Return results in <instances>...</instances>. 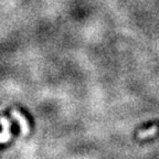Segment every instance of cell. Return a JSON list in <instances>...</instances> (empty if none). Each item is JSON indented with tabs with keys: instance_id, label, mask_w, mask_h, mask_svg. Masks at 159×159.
Masks as SVG:
<instances>
[{
	"instance_id": "6da1fadb",
	"label": "cell",
	"mask_w": 159,
	"mask_h": 159,
	"mask_svg": "<svg viewBox=\"0 0 159 159\" xmlns=\"http://www.w3.org/2000/svg\"><path fill=\"white\" fill-rule=\"evenodd\" d=\"M0 122L2 123V127L3 130L2 133L0 134V143H6L7 140H9L10 137H11V134H10V123L8 122L6 118H1Z\"/></svg>"
},
{
	"instance_id": "7a4b0ae2",
	"label": "cell",
	"mask_w": 159,
	"mask_h": 159,
	"mask_svg": "<svg viewBox=\"0 0 159 159\" xmlns=\"http://www.w3.org/2000/svg\"><path fill=\"white\" fill-rule=\"evenodd\" d=\"M12 115L15 118H17L18 120L20 122V126H21V129H22L23 134H27L28 132H29V128H28V123L27 120H25V118L22 117V115L20 114V113L16 112V111H13L12 112Z\"/></svg>"
}]
</instances>
